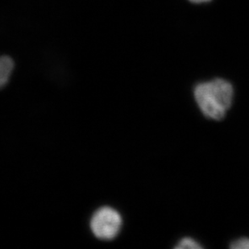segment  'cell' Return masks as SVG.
<instances>
[{"label": "cell", "mask_w": 249, "mask_h": 249, "mask_svg": "<svg viewBox=\"0 0 249 249\" xmlns=\"http://www.w3.org/2000/svg\"><path fill=\"white\" fill-rule=\"evenodd\" d=\"M191 2H195V3H201V2H209L211 0H190Z\"/></svg>", "instance_id": "8992f818"}, {"label": "cell", "mask_w": 249, "mask_h": 249, "mask_svg": "<svg viewBox=\"0 0 249 249\" xmlns=\"http://www.w3.org/2000/svg\"><path fill=\"white\" fill-rule=\"evenodd\" d=\"M234 89L228 81L217 78L197 84L195 98L197 106L206 117L221 120L232 104Z\"/></svg>", "instance_id": "6da1fadb"}, {"label": "cell", "mask_w": 249, "mask_h": 249, "mask_svg": "<svg viewBox=\"0 0 249 249\" xmlns=\"http://www.w3.org/2000/svg\"><path fill=\"white\" fill-rule=\"evenodd\" d=\"M231 249H249V238H240L234 240L230 245Z\"/></svg>", "instance_id": "5b68a950"}, {"label": "cell", "mask_w": 249, "mask_h": 249, "mask_svg": "<svg viewBox=\"0 0 249 249\" xmlns=\"http://www.w3.org/2000/svg\"><path fill=\"white\" fill-rule=\"evenodd\" d=\"M175 249H202V247L193 238L185 237L182 240H180V242L178 243V246L175 247Z\"/></svg>", "instance_id": "277c9868"}, {"label": "cell", "mask_w": 249, "mask_h": 249, "mask_svg": "<svg viewBox=\"0 0 249 249\" xmlns=\"http://www.w3.org/2000/svg\"><path fill=\"white\" fill-rule=\"evenodd\" d=\"M121 215L111 207H102L98 210L90 220L92 232L101 240H108L115 238L121 229Z\"/></svg>", "instance_id": "7a4b0ae2"}, {"label": "cell", "mask_w": 249, "mask_h": 249, "mask_svg": "<svg viewBox=\"0 0 249 249\" xmlns=\"http://www.w3.org/2000/svg\"><path fill=\"white\" fill-rule=\"evenodd\" d=\"M14 68V62L9 56H3L0 61V84L1 87H4L9 80Z\"/></svg>", "instance_id": "3957f363"}]
</instances>
